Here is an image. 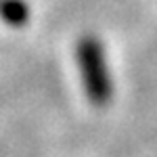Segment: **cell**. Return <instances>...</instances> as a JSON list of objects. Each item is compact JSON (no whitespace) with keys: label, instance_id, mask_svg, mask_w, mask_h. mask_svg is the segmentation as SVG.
Returning <instances> with one entry per match:
<instances>
[{"label":"cell","instance_id":"1","mask_svg":"<svg viewBox=\"0 0 157 157\" xmlns=\"http://www.w3.org/2000/svg\"><path fill=\"white\" fill-rule=\"evenodd\" d=\"M75 57L86 97L97 107H105L113 97V82L101 42L94 36H84L75 46Z\"/></svg>","mask_w":157,"mask_h":157},{"label":"cell","instance_id":"2","mask_svg":"<svg viewBox=\"0 0 157 157\" xmlns=\"http://www.w3.org/2000/svg\"><path fill=\"white\" fill-rule=\"evenodd\" d=\"M0 19L11 27H23L29 19L25 0H0Z\"/></svg>","mask_w":157,"mask_h":157}]
</instances>
